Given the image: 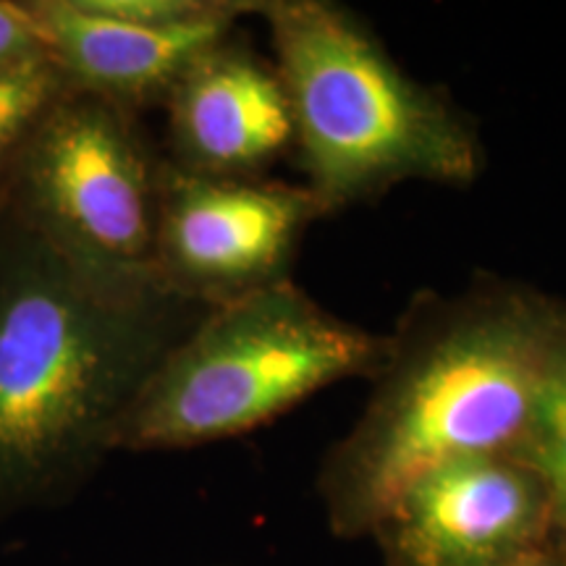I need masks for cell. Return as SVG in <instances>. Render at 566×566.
Returning a JSON list of instances; mask_svg holds the SVG:
<instances>
[{
  "label": "cell",
  "instance_id": "7c38bea8",
  "mask_svg": "<svg viewBox=\"0 0 566 566\" xmlns=\"http://www.w3.org/2000/svg\"><path fill=\"white\" fill-rule=\"evenodd\" d=\"M97 17L134 24H179L216 9L218 0H76Z\"/></svg>",
  "mask_w": 566,
  "mask_h": 566
},
{
  "label": "cell",
  "instance_id": "30bf717a",
  "mask_svg": "<svg viewBox=\"0 0 566 566\" xmlns=\"http://www.w3.org/2000/svg\"><path fill=\"white\" fill-rule=\"evenodd\" d=\"M66 92L69 84L48 53L0 69V210L6 208L21 155Z\"/></svg>",
  "mask_w": 566,
  "mask_h": 566
},
{
  "label": "cell",
  "instance_id": "277c9868",
  "mask_svg": "<svg viewBox=\"0 0 566 566\" xmlns=\"http://www.w3.org/2000/svg\"><path fill=\"white\" fill-rule=\"evenodd\" d=\"M386 334L344 321L289 279L210 307L126 415L116 451H181L252 433L344 380H370Z\"/></svg>",
  "mask_w": 566,
  "mask_h": 566
},
{
  "label": "cell",
  "instance_id": "52a82bcc",
  "mask_svg": "<svg viewBox=\"0 0 566 566\" xmlns=\"http://www.w3.org/2000/svg\"><path fill=\"white\" fill-rule=\"evenodd\" d=\"M388 566H516L556 541L543 478L520 457L457 459L415 480L370 535Z\"/></svg>",
  "mask_w": 566,
  "mask_h": 566
},
{
  "label": "cell",
  "instance_id": "ba28073f",
  "mask_svg": "<svg viewBox=\"0 0 566 566\" xmlns=\"http://www.w3.org/2000/svg\"><path fill=\"white\" fill-rule=\"evenodd\" d=\"M166 160L212 179H265L294 147V118L273 61L237 32L202 53L166 97Z\"/></svg>",
  "mask_w": 566,
  "mask_h": 566
},
{
  "label": "cell",
  "instance_id": "4fadbf2b",
  "mask_svg": "<svg viewBox=\"0 0 566 566\" xmlns=\"http://www.w3.org/2000/svg\"><path fill=\"white\" fill-rule=\"evenodd\" d=\"M38 55H45V42L24 3L0 0V69L17 66Z\"/></svg>",
  "mask_w": 566,
  "mask_h": 566
},
{
  "label": "cell",
  "instance_id": "8fae6325",
  "mask_svg": "<svg viewBox=\"0 0 566 566\" xmlns=\"http://www.w3.org/2000/svg\"><path fill=\"white\" fill-rule=\"evenodd\" d=\"M520 459L546 483L556 537H566V310Z\"/></svg>",
  "mask_w": 566,
  "mask_h": 566
},
{
  "label": "cell",
  "instance_id": "3957f363",
  "mask_svg": "<svg viewBox=\"0 0 566 566\" xmlns=\"http://www.w3.org/2000/svg\"><path fill=\"white\" fill-rule=\"evenodd\" d=\"M294 118L304 187L328 216L407 181L467 187L478 132L441 90L399 66L363 17L334 0H258Z\"/></svg>",
  "mask_w": 566,
  "mask_h": 566
},
{
  "label": "cell",
  "instance_id": "6da1fadb",
  "mask_svg": "<svg viewBox=\"0 0 566 566\" xmlns=\"http://www.w3.org/2000/svg\"><path fill=\"white\" fill-rule=\"evenodd\" d=\"M210 307L82 271L0 210V522L66 506Z\"/></svg>",
  "mask_w": 566,
  "mask_h": 566
},
{
  "label": "cell",
  "instance_id": "7a4b0ae2",
  "mask_svg": "<svg viewBox=\"0 0 566 566\" xmlns=\"http://www.w3.org/2000/svg\"><path fill=\"white\" fill-rule=\"evenodd\" d=\"M564 310V300L495 275L457 294H417L386 334L363 415L317 472L331 533L367 537L436 467L520 457Z\"/></svg>",
  "mask_w": 566,
  "mask_h": 566
},
{
  "label": "cell",
  "instance_id": "9a60e30c",
  "mask_svg": "<svg viewBox=\"0 0 566 566\" xmlns=\"http://www.w3.org/2000/svg\"><path fill=\"white\" fill-rule=\"evenodd\" d=\"M558 541H562V543H564V546H566V537H558Z\"/></svg>",
  "mask_w": 566,
  "mask_h": 566
},
{
  "label": "cell",
  "instance_id": "9c48e42d",
  "mask_svg": "<svg viewBox=\"0 0 566 566\" xmlns=\"http://www.w3.org/2000/svg\"><path fill=\"white\" fill-rule=\"evenodd\" d=\"M24 9L69 90L142 113L166 103L184 71L229 40L258 0H218L212 11L179 24L97 17L76 0H24Z\"/></svg>",
  "mask_w": 566,
  "mask_h": 566
},
{
  "label": "cell",
  "instance_id": "8992f818",
  "mask_svg": "<svg viewBox=\"0 0 566 566\" xmlns=\"http://www.w3.org/2000/svg\"><path fill=\"white\" fill-rule=\"evenodd\" d=\"M328 210L304 184L212 179L166 160L155 275L181 300L221 307L292 279L304 233Z\"/></svg>",
  "mask_w": 566,
  "mask_h": 566
},
{
  "label": "cell",
  "instance_id": "5b68a950",
  "mask_svg": "<svg viewBox=\"0 0 566 566\" xmlns=\"http://www.w3.org/2000/svg\"><path fill=\"white\" fill-rule=\"evenodd\" d=\"M163 174L166 155L139 113L69 90L21 155L3 210L82 271L160 283Z\"/></svg>",
  "mask_w": 566,
  "mask_h": 566
},
{
  "label": "cell",
  "instance_id": "5bb4252c",
  "mask_svg": "<svg viewBox=\"0 0 566 566\" xmlns=\"http://www.w3.org/2000/svg\"><path fill=\"white\" fill-rule=\"evenodd\" d=\"M516 566H566V546L556 537V541L551 543V546H546L543 551H537L535 556L525 558V562L516 564Z\"/></svg>",
  "mask_w": 566,
  "mask_h": 566
}]
</instances>
